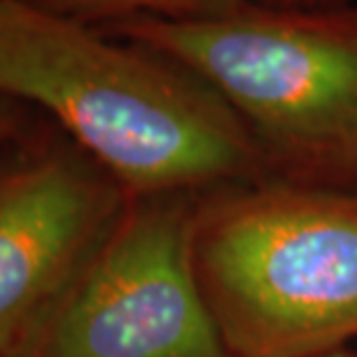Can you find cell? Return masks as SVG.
<instances>
[{
	"label": "cell",
	"mask_w": 357,
	"mask_h": 357,
	"mask_svg": "<svg viewBox=\"0 0 357 357\" xmlns=\"http://www.w3.org/2000/svg\"><path fill=\"white\" fill-rule=\"evenodd\" d=\"M0 97L47 109L139 196L226 180L254 159L245 127L212 90L28 0H0Z\"/></svg>",
	"instance_id": "obj_1"
},
{
	"label": "cell",
	"mask_w": 357,
	"mask_h": 357,
	"mask_svg": "<svg viewBox=\"0 0 357 357\" xmlns=\"http://www.w3.org/2000/svg\"><path fill=\"white\" fill-rule=\"evenodd\" d=\"M194 268L231 357H318L357 337V196L268 187L194 226Z\"/></svg>",
	"instance_id": "obj_2"
},
{
	"label": "cell",
	"mask_w": 357,
	"mask_h": 357,
	"mask_svg": "<svg viewBox=\"0 0 357 357\" xmlns=\"http://www.w3.org/2000/svg\"><path fill=\"white\" fill-rule=\"evenodd\" d=\"M118 28L201 79L275 146L357 157V24L240 7L208 19L132 17Z\"/></svg>",
	"instance_id": "obj_3"
},
{
	"label": "cell",
	"mask_w": 357,
	"mask_h": 357,
	"mask_svg": "<svg viewBox=\"0 0 357 357\" xmlns=\"http://www.w3.org/2000/svg\"><path fill=\"white\" fill-rule=\"evenodd\" d=\"M194 226L171 194L127 208L30 357H231L196 277Z\"/></svg>",
	"instance_id": "obj_4"
},
{
	"label": "cell",
	"mask_w": 357,
	"mask_h": 357,
	"mask_svg": "<svg viewBox=\"0 0 357 357\" xmlns=\"http://www.w3.org/2000/svg\"><path fill=\"white\" fill-rule=\"evenodd\" d=\"M116 185L65 148L0 166V357H30L123 217Z\"/></svg>",
	"instance_id": "obj_5"
},
{
	"label": "cell",
	"mask_w": 357,
	"mask_h": 357,
	"mask_svg": "<svg viewBox=\"0 0 357 357\" xmlns=\"http://www.w3.org/2000/svg\"><path fill=\"white\" fill-rule=\"evenodd\" d=\"M72 19L93 17H159L208 19L240 10L245 0H28Z\"/></svg>",
	"instance_id": "obj_6"
},
{
	"label": "cell",
	"mask_w": 357,
	"mask_h": 357,
	"mask_svg": "<svg viewBox=\"0 0 357 357\" xmlns=\"http://www.w3.org/2000/svg\"><path fill=\"white\" fill-rule=\"evenodd\" d=\"M17 132V113L7 97H0V146Z\"/></svg>",
	"instance_id": "obj_7"
},
{
	"label": "cell",
	"mask_w": 357,
	"mask_h": 357,
	"mask_svg": "<svg viewBox=\"0 0 357 357\" xmlns=\"http://www.w3.org/2000/svg\"><path fill=\"white\" fill-rule=\"evenodd\" d=\"M318 357H351V355H346L341 351H332V353H325V355H318Z\"/></svg>",
	"instance_id": "obj_8"
}]
</instances>
